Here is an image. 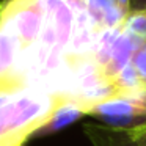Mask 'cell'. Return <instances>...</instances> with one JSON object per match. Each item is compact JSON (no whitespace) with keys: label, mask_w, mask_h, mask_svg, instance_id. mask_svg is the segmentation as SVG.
Instances as JSON below:
<instances>
[{"label":"cell","mask_w":146,"mask_h":146,"mask_svg":"<svg viewBox=\"0 0 146 146\" xmlns=\"http://www.w3.org/2000/svg\"><path fill=\"white\" fill-rule=\"evenodd\" d=\"M104 32L88 0H2L0 91L72 99L80 82L101 71L96 52Z\"/></svg>","instance_id":"6da1fadb"},{"label":"cell","mask_w":146,"mask_h":146,"mask_svg":"<svg viewBox=\"0 0 146 146\" xmlns=\"http://www.w3.org/2000/svg\"><path fill=\"white\" fill-rule=\"evenodd\" d=\"M63 99L35 90L0 91V146L25 145Z\"/></svg>","instance_id":"7a4b0ae2"},{"label":"cell","mask_w":146,"mask_h":146,"mask_svg":"<svg viewBox=\"0 0 146 146\" xmlns=\"http://www.w3.org/2000/svg\"><path fill=\"white\" fill-rule=\"evenodd\" d=\"M88 116H94L108 127L126 132L146 129V108L140 107L127 96H116L86 108Z\"/></svg>","instance_id":"3957f363"},{"label":"cell","mask_w":146,"mask_h":146,"mask_svg":"<svg viewBox=\"0 0 146 146\" xmlns=\"http://www.w3.org/2000/svg\"><path fill=\"white\" fill-rule=\"evenodd\" d=\"M83 116H88V113H86V105L79 102V101H76V99L66 98L55 107V110L52 111L47 123L35 133V137H44V135L55 133L58 130L64 129V127L71 126L72 123L79 121Z\"/></svg>","instance_id":"277c9868"},{"label":"cell","mask_w":146,"mask_h":146,"mask_svg":"<svg viewBox=\"0 0 146 146\" xmlns=\"http://www.w3.org/2000/svg\"><path fill=\"white\" fill-rule=\"evenodd\" d=\"M123 29V27H121ZM145 44V41L135 38V36L129 35V33L123 32L118 35L116 41L113 44L111 49V55H110V61H108L107 68L104 69V76L108 80H113L127 64H130L135 52L138 50L141 46Z\"/></svg>","instance_id":"5b68a950"},{"label":"cell","mask_w":146,"mask_h":146,"mask_svg":"<svg viewBox=\"0 0 146 146\" xmlns=\"http://www.w3.org/2000/svg\"><path fill=\"white\" fill-rule=\"evenodd\" d=\"M83 132L93 146H138V143L129 132L113 129L105 124H85Z\"/></svg>","instance_id":"8992f818"},{"label":"cell","mask_w":146,"mask_h":146,"mask_svg":"<svg viewBox=\"0 0 146 146\" xmlns=\"http://www.w3.org/2000/svg\"><path fill=\"white\" fill-rule=\"evenodd\" d=\"M123 32L146 42V10L130 11L121 24Z\"/></svg>","instance_id":"52a82bcc"},{"label":"cell","mask_w":146,"mask_h":146,"mask_svg":"<svg viewBox=\"0 0 146 146\" xmlns=\"http://www.w3.org/2000/svg\"><path fill=\"white\" fill-rule=\"evenodd\" d=\"M130 63L135 68L137 74H138L140 80H141V83H143V86L146 88V42L135 52V55H133Z\"/></svg>","instance_id":"ba28073f"},{"label":"cell","mask_w":146,"mask_h":146,"mask_svg":"<svg viewBox=\"0 0 146 146\" xmlns=\"http://www.w3.org/2000/svg\"><path fill=\"white\" fill-rule=\"evenodd\" d=\"M127 98L133 99V101H135L137 104L140 105V107L146 108V88H143L141 91L135 93V94H132V96H127Z\"/></svg>","instance_id":"9c48e42d"},{"label":"cell","mask_w":146,"mask_h":146,"mask_svg":"<svg viewBox=\"0 0 146 146\" xmlns=\"http://www.w3.org/2000/svg\"><path fill=\"white\" fill-rule=\"evenodd\" d=\"M129 133L135 138V141L138 143V146H146V129L133 130V132H129Z\"/></svg>","instance_id":"30bf717a"},{"label":"cell","mask_w":146,"mask_h":146,"mask_svg":"<svg viewBox=\"0 0 146 146\" xmlns=\"http://www.w3.org/2000/svg\"><path fill=\"white\" fill-rule=\"evenodd\" d=\"M130 8L132 11L146 10V0H130Z\"/></svg>","instance_id":"8fae6325"},{"label":"cell","mask_w":146,"mask_h":146,"mask_svg":"<svg viewBox=\"0 0 146 146\" xmlns=\"http://www.w3.org/2000/svg\"><path fill=\"white\" fill-rule=\"evenodd\" d=\"M118 3H119V7L123 8L124 11H126L127 14L130 13V11H132V8H130V0H116Z\"/></svg>","instance_id":"7c38bea8"},{"label":"cell","mask_w":146,"mask_h":146,"mask_svg":"<svg viewBox=\"0 0 146 146\" xmlns=\"http://www.w3.org/2000/svg\"><path fill=\"white\" fill-rule=\"evenodd\" d=\"M21 146H25V145H21Z\"/></svg>","instance_id":"4fadbf2b"}]
</instances>
